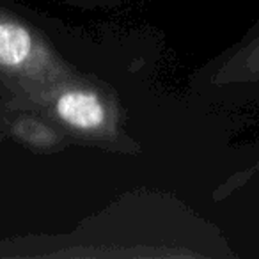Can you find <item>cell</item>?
Segmentation results:
<instances>
[{"instance_id": "2", "label": "cell", "mask_w": 259, "mask_h": 259, "mask_svg": "<svg viewBox=\"0 0 259 259\" xmlns=\"http://www.w3.org/2000/svg\"><path fill=\"white\" fill-rule=\"evenodd\" d=\"M32 36L25 27L15 22H0V66H23L32 54Z\"/></svg>"}, {"instance_id": "1", "label": "cell", "mask_w": 259, "mask_h": 259, "mask_svg": "<svg viewBox=\"0 0 259 259\" xmlns=\"http://www.w3.org/2000/svg\"><path fill=\"white\" fill-rule=\"evenodd\" d=\"M57 117L80 132L100 130L107 121V107L100 94L85 89H69L59 94L54 103Z\"/></svg>"}]
</instances>
